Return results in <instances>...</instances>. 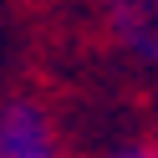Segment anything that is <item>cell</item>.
<instances>
[{"instance_id": "cell-1", "label": "cell", "mask_w": 158, "mask_h": 158, "mask_svg": "<svg viewBox=\"0 0 158 158\" xmlns=\"http://www.w3.org/2000/svg\"><path fill=\"white\" fill-rule=\"evenodd\" d=\"M0 158H61L56 133H51L41 107L15 102L0 112Z\"/></svg>"}, {"instance_id": "cell-2", "label": "cell", "mask_w": 158, "mask_h": 158, "mask_svg": "<svg viewBox=\"0 0 158 158\" xmlns=\"http://www.w3.org/2000/svg\"><path fill=\"white\" fill-rule=\"evenodd\" d=\"M107 21L138 61L158 66V0H107Z\"/></svg>"}, {"instance_id": "cell-3", "label": "cell", "mask_w": 158, "mask_h": 158, "mask_svg": "<svg viewBox=\"0 0 158 158\" xmlns=\"http://www.w3.org/2000/svg\"><path fill=\"white\" fill-rule=\"evenodd\" d=\"M117 158H158V148L153 143H133V148H123Z\"/></svg>"}]
</instances>
